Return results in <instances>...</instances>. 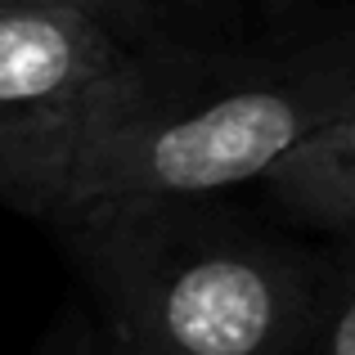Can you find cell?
<instances>
[{
	"label": "cell",
	"instance_id": "1",
	"mask_svg": "<svg viewBox=\"0 0 355 355\" xmlns=\"http://www.w3.org/2000/svg\"><path fill=\"white\" fill-rule=\"evenodd\" d=\"M50 230L86 288L99 355H293L320 302L324 243L220 193L99 198Z\"/></svg>",
	"mask_w": 355,
	"mask_h": 355
},
{
	"label": "cell",
	"instance_id": "2",
	"mask_svg": "<svg viewBox=\"0 0 355 355\" xmlns=\"http://www.w3.org/2000/svg\"><path fill=\"white\" fill-rule=\"evenodd\" d=\"M355 104V36L279 59H148L72 144L50 220L99 198H198L257 184ZM45 220V225H50Z\"/></svg>",
	"mask_w": 355,
	"mask_h": 355
},
{
	"label": "cell",
	"instance_id": "3",
	"mask_svg": "<svg viewBox=\"0 0 355 355\" xmlns=\"http://www.w3.org/2000/svg\"><path fill=\"white\" fill-rule=\"evenodd\" d=\"M148 59L63 0H0V207L50 220L68 153Z\"/></svg>",
	"mask_w": 355,
	"mask_h": 355
},
{
	"label": "cell",
	"instance_id": "4",
	"mask_svg": "<svg viewBox=\"0 0 355 355\" xmlns=\"http://www.w3.org/2000/svg\"><path fill=\"white\" fill-rule=\"evenodd\" d=\"M257 184L279 216L320 239L355 230V104L288 148Z\"/></svg>",
	"mask_w": 355,
	"mask_h": 355
},
{
	"label": "cell",
	"instance_id": "5",
	"mask_svg": "<svg viewBox=\"0 0 355 355\" xmlns=\"http://www.w3.org/2000/svg\"><path fill=\"white\" fill-rule=\"evenodd\" d=\"M293 355H355V230L324 239V284Z\"/></svg>",
	"mask_w": 355,
	"mask_h": 355
},
{
	"label": "cell",
	"instance_id": "6",
	"mask_svg": "<svg viewBox=\"0 0 355 355\" xmlns=\"http://www.w3.org/2000/svg\"><path fill=\"white\" fill-rule=\"evenodd\" d=\"M202 0H86V9L113 36L139 54H189L202 50L184 36V23Z\"/></svg>",
	"mask_w": 355,
	"mask_h": 355
},
{
	"label": "cell",
	"instance_id": "7",
	"mask_svg": "<svg viewBox=\"0 0 355 355\" xmlns=\"http://www.w3.org/2000/svg\"><path fill=\"white\" fill-rule=\"evenodd\" d=\"M32 355H99V338H95V324H90L86 306L68 302L54 324L41 333V342L32 347Z\"/></svg>",
	"mask_w": 355,
	"mask_h": 355
},
{
	"label": "cell",
	"instance_id": "8",
	"mask_svg": "<svg viewBox=\"0 0 355 355\" xmlns=\"http://www.w3.org/2000/svg\"><path fill=\"white\" fill-rule=\"evenodd\" d=\"M261 9H270V14H288V9H297V5H306V0H257Z\"/></svg>",
	"mask_w": 355,
	"mask_h": 355
},
{
	"label": "cell",
	"instance_id": "9",
	"mask_svg": "<svg viewBox=\"0 0 355 355\" xmlns=\"http://www.w3.org/2000/svg\"><path fill=\"white\" fill-rule=\"evenodd\" d=\"M63 5H77V9H86V0H63ZM86 14H90V9H86ZM90 18H95V14H90Z\"/></svg>",
	"mask_w": 355,
	"mask_h": 355
}]
</instances>
